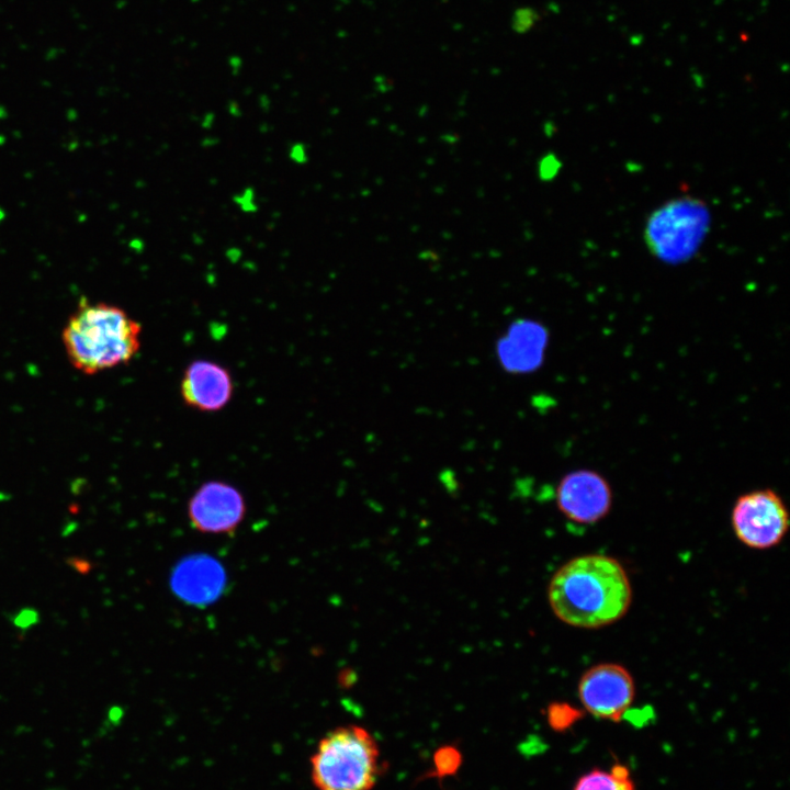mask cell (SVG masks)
Instances as JSON below:
<instances>
[{
	"mask_svg": "<svg viewBox=\"0 0 790 790\" xmlns=\"http://www.w3.org/2000/svg\"><path fill=\"white\" fill-rule=\"evenodd\" d=\"M548 600L562 622L580 629H600L628 613L632 586L617 558L588 553L571 558L554 573L548 586Z\"/></svg>",
	"mask_w": 790,
	"mask_h": 790,
	"instance_id": "obj_1",
	"label": "cell"
},
{
	"mask_svg": "<svg viewBox=\"0 0 790 790\" xmlns=\"http://www.w3.org/2000/svg\"><path fill=\"white\" fill-rule=\"evenodd\" d=\"M140 325L124 309L82 300L63 329L70 363L95 374L131 361L140 347Z\"/></svg>",
	"mask_w": 790,
	"mask_h": 790,
	"instance_id": "obj_2",
	"label": "cell"
},
{
	"mask_svg": "<svg viewBox=\"0 0 790 790\" xmlns=\"http://www.w3.org/2000/svg\"><path fill=\"white\" fill-rule=\"evenodd\" d=\"M309 763L316 790H372L385 769L374 737L354 724L328 732Z\"/></svg>",
	"mask_w": 790,
	"mask_h": 790,
	"instance_id": "obj_3",
	"label": "cell"
},
{
	"mask_svg": "<svg viewBox=\"0 0 790 790\" xmlns=\"http://www.w3.org/2000/svg\"><path fill=\"white\" fill-rule=\"evenodd\" d=\"M709 227V212L701 201L679 199L650 217L645 239L651 251L665 261H681L697 251Z\"/></svg>",
	"mask_w": 790,
	"mask_h": 790,
	"instance_id": "obj_4",
	"label": "cell"
},
{
	"mask_svg": "<svg viewBox=\"0 0 790 790\" xmlns=\"http://www.w3.org/2000/svg\"><path fill=\"white\" fill-rule=\"evenodd\" d=\"M789 511L778 493L761 488L742 494L731 511V526L744 545L768 550L778 545L789 527Z\"/></svg>",
	"mask_w": 790,
	"mask_h": 790,
	"instance_id": "obj_5",
	"label": "cell"
},
{
	"mask_svg": "<svg viewBox=\"0 0 790 790\" xmlns=\"http://www.w3.org/2000/svg\"><path fill=\"white\" fill-rule=\"evenodd\" d=\"M578 698L586 712L596 719L619 722L635 698V682L621 664L605 662L587 668L580 676Z\"/></svg>",
	"mask_w": 790,
	"mask_h": 790,
	"instance_id": "obj_6",
	"label": "cell"
},
{
	"mask_svg": "<svg viewBox=\"0 0 790 790\" xmlns=\"http://www.w3.org/2000/svg\"><path fill=\"white\" fill-rule=\"evenodd\" d=\"M555 499L558 510L568 520L594 524L610 512L613 494L609 482L600 473L580 469L561 478Z\"/></svg>",
	"mask_w": 790,
	"mask_h": 790,
	"instance_id": "obj_7",
	"label": "cell"
},
{
	"mask_svg": "<svg viewBox=\"0 0 790 790\" xmlns=\"http://www.w3.org/2000/svg\"><path fill=\"white\" fill-rule=\"evenodd\" d=\"M241 493L219 481L200 486L188 504V516L194 529L202 533H233L245 517Z\"/></svg>",
	"mask_w": 790,
	"mask_h": 790,
	"instance_id": "obj_8",
	"label": "cell"
},
{
	"mask_svg": "<svg viewBox=\"0 0 790 790\" xmlns=\"http://www.w3.org/2000/svg\"><path fill=\"white\" fill-rule=\"evenodd\" d=\"M233 379L221 364L196 360L191 362L182 376L180 392L184 403L201 411H217L233 396Z\"/></svg>",
	"mask_w": 790,
	"mask_h": 790,
	"instance_id": "obj_9",
	"label": "cell"
},
{
	"mask_svg": "<svg viewBox=\"0 0 790 790\" xmlns=\"http://www.w3.org/2000/svg\"><path fill=\"white\" fill-rule=\"evenodd\" d=\"M225 578L224 569L217 561L207 555H192L176 567L171 587L181 599L204 605L218 597Z\"/></svg>",
	"mask_w": 790,
	"mask_h": 790,
	"instance_id": "obj_10",
	"label": "cell"
},
{
	"mask_svg": "<svg viewBox=\"0 0 790 790\" xmlns=\"http://www.w3.org/2000/svg\"><path fill=\"white\" fill-rule=\"evenodd\" d=\"M543 335L538 331L534 324L527 321L515 326L500 347V359L511 370H526L529 365L535 363V358L540 351L538 346H542Z\"/></svg>",
	"mask_w": 790,
	"mask_h": 790,
	"instance_id": "obj_11",
	"label": "cell"
},
{
	"mask_svg": "<svg viewBox=\"0 0 790 790\" xmlns=\"http://www.w3.org/2000/svg\"><path fill=\"white\" fill-rule=\"evenodd\" d=\"M573 790H635L629 767L614 763L608 768H592L576 780Z\"/></svg>",
	"mask_w": 790,
	"mask_h": 790,
	"instance_id": "obj_12",
	"label": "cell"
},
{
	"mask_svg": "<svg viewBox=\"0 0 790 790\" xmlns=\"http://www.w3.org/2000/svg\"><path fill=\"white\" fill-rule=\"evenodd\" d=\"M462 758L458 748L453 746H442L437 749L433 755V775L442 778L456 772L461 765Z\"/></svg>",
	"mask_w": 790,
	"mask_h": 790,
	"instance_id": "obj_13",
	"label": "cell"
},
{
	"mask_svg": "<svg viewBox=\"0 0 790 790\" xmlns=\"http://www.w3.org/2000/svg\"><path fill=\"white\" fill-rule=\"evenodd\" d=\"M578 718L577 710L566 704H552L548 710V721L555 731L568 729Z\"/></svg>",
	"mask_w": 790,
	"mask_h": 790,
	"instance_id": "obj_14",
	"label": "cell"
},
{
	"mask_svg": "<svg viewBox=\"0 0 790 790\" xmlns=\"http://www.w3.org/2000/svg\"><path fill=\"white\" fill-rule=\"evenodd\" d=\"M38 621V613L33 608H24L21 611H19L14 619L13 623L19 629L25 630L32 627L33 624L37 623Z\"/></svg>",
	"mask_w": 790,
	"mask_h": 790,
	"instance_id": "obj_15",
	"label": "cell"
}]
</instances>
